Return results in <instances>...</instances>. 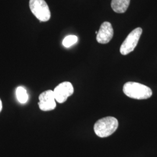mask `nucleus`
Listing matches in <instances>:
<instances>
[{
	"mask_svg": "<svg viewBox=\"0 0 157 157\" xmlns=\"http://www.w3.org/2000/svg\"><path fill=\"white\" fill-rule=\"evenodd\" d=\"M124 94L131 98L145 100L151 97L152 91L148 86L137 82H129L124 84Z\"/></svg>",
	"mask_w": 157,
	"mask_h": 157,
	"instance_id": "f257e3e1",
	"label": "nucleus"
},
{
	"mask_svg": "<svg viewBox=\"0 0 157 157\" xmlns=\"http://www.w3.org/2000/svg\"><path fill=\"white\" fill-rule=\"evenodd\" d=\"M118 128L117 119L107 117L97 121L94 126L95 134L100 137H107L112 135Z\"/></svg>",
	"mask_w": 157,
	"mask_h": 157,
	"instance_id": "f03ea898",
	"label": "nucleus"
},
{
	"mask_svg": "<svg viewBox=\"0 0 157 157\" xmlns=\"http://www.w3.org/2000/svg\"><path fill=\"white\" fill-rule=\"evenodd\" d=\"M29 6L32 13L40 22L50 20L51 12L44 0H30Z\"/></svg>",
	"mask_w": 157,
	"mask_h": 157,
	"instance_id": "7ed1b4c3",
	"label": "nucleus"
},
{
	"mask_svg": "<svg viewBox=\"0 0 157 157\" xmlns=\"http://www.w3.org/2000/svg\"><path fill=\"white\" fill-rule=\"evenodd\" d=\"M142 32V29L137 28L129 34L121 46L120 52L121 54L128 55L135 50L140 38Z\"/></svg>",
	"mask_w": 157,
	"mask_h": 157,
	"instance_id": "20e7f679",
	"label": "nucleus"
},
{
	"mask_svg": "<svg viewBox=\"0 0 157 157\" xmlns=\"http://www.w3.org/2000/svg\"><path fill=\"white\" fill-rule=\"evenodd\" d=\"M39 100V107L43 111H50L56 108V101L53 90H46L40 94Z\"/></svg>",
	"mask_w": 157,
	"mask_h": 157,
	"instance_id": "39448f33",
	"label": "nucleus"
},
{
	"mask_svg": "<svg viewBox=\"0 0 157 157\" xmlns=\"http://www.w3.org/2000/svg\"><path fill=\"white\" fill-rule=\"evenodd\" d=\"M56 100L58 103H63L67 98L73 94L74 89L71 83L64 82L58 84L53 90Z\"/></svg>",
	"mask_w": 157,
	"mask_h": 157,
	"instance_id": "423d86ee",
	"label": "nucleus"
},
{
	"mask_svg": "<svg viewBox=\"0 0 157 157\" xmlns=\"http://www.w3.org/2000/svg\"><path fill=\"white\" fill-rule=\"evenodd\" d=\"M113 29L111 23L104 22L102 23L99 31L97 34L96 39L100 44L108 43L113 37Z\"/></svg>",
	"mask_w": 157,
	"mask_h": 157,
	"instance_id": "0eeeda50",
	"label": "nucleus"
},
{
	"mask_svg": "<svg viewBox=\"0 0 157 157\" xmlns=\"http://www.w3.org/2000/svg\"><path fill=\"white\" fill-rule=\"evenodd\" d=\"M130 0H112L111 7L113 11L123 13L127 11Z\"/></svg>",
	"mask_w": 157,
	"mask_h": 157,
	"instance_id": "6e6552de",
	"label": "nucleus"
},
{
	"mask_svg": "<svg viewBox=\"0 0 157 157\" xmlns=\"http://www.w3.org/2000/svg\"><path fill=\"white\" fill-rule=\"evenodd\" d=\"M16 95L17 101L22 104H26L28 101L29 95L28 92L22 86H19L17 88Z\"/></svg>",
	"mask_w": 157,
	"mask_h": 157,
	"instance_id": "1a4fd4ad",
	"label": "nucleus"
},
{
	"mask_svg": "<svg viewBox=\"0 0 157 157\" xmlns=\"http://www.w3.org/2000/svg\"><path fill=\"white\" fill-rule=\"evenodd\" d=\"M78 40V37L74 35H69L67 36L62 41V44L67 48H69L77 43Z\"/></svg>",
	"mask_w": 157,
	"mask_h": 157,
	"instance_id": "9d476101",
	"label": "nucleus"
},
{
	"mask_svg": "<svg viewBox=\"0 0 157 157\" xmlns=\"http://www.w3.org/2000/svg\"><path fill=\"white\" fill-rule=\"evenodd\" d=\"M2 102L0 98V113L2 111Z\"/></svg>",
	"mask_w": 157,
	"mask_h": 157,
	"instance_id": "9b49d317",
	"label": "nucleus"
}]
</instances>
